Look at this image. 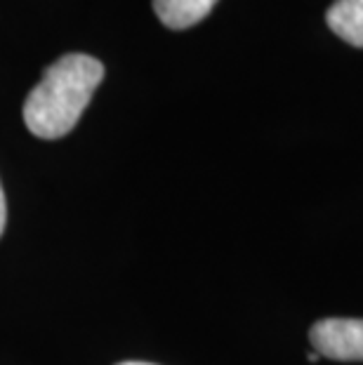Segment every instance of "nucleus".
I'll use <instances>...</instances> for the list:
<instances>
[{"label": "nucleus", "instance_id": "obj_6", "mask_svg": "<svg viewBox=\"0 0 363 365\" xmlns=\"http://www.w3.org/2000/svg\"><path fill=\"white\" fill-rule=\"evenodd\" d=\"M118 365H153V363H142V361H126V363H118Z\"/></svg>", "mask_w": 363, "mask_h": 365}, {"label": "nucleus", "instance_id": "obj_2", "mask_svg": "<svg viewBox=\"0 0 363 365\" xmlns=\"http://www.w3.org/2000/svg\"><path fill=\"white\" fill-rule=\"evenodd\" d=\"M314 351L330 361H363V318H323L309 332Z\"/></svg>", "mask_w": 363, "mask_h": 365}, {"label": "nucleus", "instance_id": "obj_7", "mask_svg": "<svg viewBox=\"0 0 363 365\" xmlns=\"http://www.w3.org/2000/svg\"><path fill=\"white\" fill-rule=\"evenodd\" d=\"M307 359H309V363H316V361H319V359H321V356H319V354H316V351H312V354H309V356H307Z\"/></svg>", "mask_w": 363, "mask_h": 365}, {"label": "nucleus", "instance_id": "obj_1", "mask_svg": "<svg viewBox=\"0 0 363 365\" xmlns=\"http://www.w3.org/2000/svg\"><path fill=\"white\" fill-rule=\"evenodd\" d=\"M104 78L102 61L90 54H64L45 68L24 102L26 128L41 139H59L78 125L85 106Z\"/></svg>", "mask_w": 363, "mask_h": 365}, {"label": "nucleus", "instance_id": "obj_4", "mask_svg": "<svg viewBox=\"0 0 363 365\" xmlns=\"http://www.w3.org/2000/svg\"><path fill=\"white\" fill-rule=\"evenodd\" d=\"M326 21L337 38L354 48H363V0H335Z\"/></svg>", "mask_w": 363, "mask_h": 365}, {"label": "nucleus", "instance_id": "obj_3", "mask_svg": "<svg viewBox=\"0 0 363 365\" xmlns=\"http://www.w3.org/2000/svg\"><path fill=\"white\" fill-rule=\"evenodd\" d=\"M218 0H153V12L168 29L182 31L196 26L213 12Z\"/></svg>", "mask_w": 363, "mask_h": 365}, {"label": "nucleus", "instance_id": "obj_5", "mask_svg": "<svg viewBox=\"0 0 363 365\" xmlns=\"http://www.w3.org/2000/svg\"><path fill=\"white\" fill-rule=\"evenodd\" d=\"M5 222H7V203H5V193H3V186H0V236H3Z\"/></svg>", "mask_w": 363, "mask_h": 365}]
</instances>
